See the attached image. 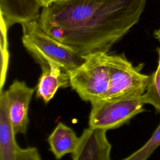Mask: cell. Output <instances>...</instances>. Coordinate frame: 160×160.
Here are the masks:
<instances>
[{
	"label": "cell",
	"instance_id": "cell-1",
	"mask_svg": "<svg viewBox=\"0 0 160 160\" xmlns=\"http://www.w3.org/2000/svg\"><path fill=\"white\" fill-rule=\"evenodd\" d=\"M146 0H62L42 8L41 28L83 56L108 52L139 21Z\"/></svg>",
	"mask_w": 160,
	"mask_h": 160
},
{
	"label": "cell",
	"instance_id": "cell-2",
	"mask_svg": "<svg viewBox=\"0 0 160 160\" xmlns=\"http://www.w3.org/2000/svg\"><path fill=\"white\" fill-rule=\"evenodd\" d=\"M21 25L23 46L39 64L53 63L69 74L85 61L86 56L49 35L41 28L38 21Z\"/></svg>",
	"mask_w": 160,
	"mask_h": 160
},
{
	"label": "cell",
	"instance_id": "cell-3",
	"mask_svg": "<svg viewBox=\"0 0 160 160\" xmlns=\"http://www.w3.org/2000/svg\"><path fill=\"white\" fill-rule=\"evenodd\" d=\"M107 52H98L86 56L85 61L69 74L70 87L82 100L91 104L104 99L108 91Z\"/></svg>",
	"mask_w": 160,
	"mask_h": 160
},
{
	"label": "cell",
	"instance_id": "cell-4",
	"mask_svg": "<svg viewBox=\"0 0 160 160\" xmlns=\"http://www.w3.org/2000/svg\"><path fill=\"white\" fill-rule=\"evenodd\" d=\"M106 61L109 72V84L104 98L140 97L145 92L150 76L141 72L142 64L134 66L124 55L108 52Z\"/></svg>",
	"mask_w": 160,
	"mask_h": 160
},
{
	"label": "cell",
	"instance_id": "cell-5",
	"mask_svg": "<svg viewBox=\"0 0 160 160\" xmlns=\"http://www.w3.org/2000/svg\"><path fill=\"white\" fill-rule=\"evenodd\" d=\"M141 97L104 98L91 103L89 128L107 131L122 126L145 111Z\"/></svg>",
	"mask_w": 160,
	"mask_h": 160
},
{
	"label": "cell",
	"instance_id": "cell-6",
	"mask_svg": "<svg viewBox=\"0 0 160 160\" xmlns=\"http://www.w3.org/2000/svg\"><path fill=\"white\" fill-rule=\"evenodd\" d=\"M35 88L17 79L6 90L9 116L16 134H24L27 131L29 106Z\"/></svg>",
	"mask_w": 160,
	"mask_h": 160
},
{
	"label": "cell",
	"instance_id": "cell-7",
	"mask_svg": "<svg viewBox=\"0 0 160 160\" xmlns=\"http://www.w3.org/2000/svg\"><path fill=\"white\" fill-rule=\"evenodd\" d=\"M111 150L106 131L89 127L80 136L79 145L72 154V160H111Z\"/></svg>",
	"mask_w": 160,
	"mask_h": 160
},
{
	"label": "cell",
	"instance_id": "cell-8",
	"mask_svg": "<svg viewBox=\"0 0 160 160\" xmlns=\"http://www.w3.org/2000/svg\"><path fill=\"white\" fill-rule=\"evenodd\" d=\"M41 7L38 0H0L1 16L8 28L15 23L38 21Z\"/></svg>",
	"mask_w": 160,
	"mask_h": 160
},
{
	"label": "cell",
	"instance_id": "cell-9",
	"mask_svg": "<svg viewBox=\"0 0 160 160\" xmlns=\"http://www.w3.org/2000/svg\"><path fill=\"white\" fill-rule=\"evenodd\" d=\"M42 73L36 87V98L46 103L51 100L58 89L70 86L69 74L53 63L40 64Z\"/></svg>",
	"mask_w": 160,
	"mask_h": 160
},
{
	"label": "cell",
	"instance_id": "cell-10",
	"mask_svg": "<svg viewBox=\"0 0 160 160\" xmlns=\"http://www.w3.org/2000/svg\"><path fill=\"white\" fill-rule=\"evenodd\" d=\"M8 112L6 91L0 93V160H16L20 147L18 145Z\"/></svg>",
	"mask_w": 160,
	"mask_h": 160
},
{
	"label": "cell",
	"instance_id": "cell-11",
	"mask_svg": "<svg viewBox=\"0 0 160 160\" xmlns=\"http://www.w3.org/2000/svg\"><path fill=\"white\" fill-rule=\"evenodd\" d=\"M80 137L72 129L62 122H59L48 138L50 150L57 159L67 154H72L77 149Z\"/></svg>",
	"mask_w": 160,
	"mask_h": 160
},
{
	"label": "cell",
	"instance_id": "cell-12",
	"mask_svg": "<svg viewBox=\"0 0 160 160\" xmlns=\"http://www.w3.org/2000/svg\"><path fill=\"white\" fill-rule=\"evenodd\" d=\"M141 98L144 104L152 106L160 112V61H158L156 71L150 75L149 84Z\"/></svg>",
	"mask_w": 160,
	"mask_h": 160
},
{
	"label": "cell",
	"instance_id": "cell-13",
	"mask_svg": "<svg viewBox=\"0 0 160 160\" xmlns=\"http://www.w3.org/2000/svg\"><path fill=\"white\" fill-rule=\"evenodd\" d=\"M160 146V124L148 141L139 149L121 160H147Z\"/></svg>",
	"mask_w": 160,
	"mask_h": 160
},
{
	"label": "cell",
	"instance_id": "cell-14",
	"mask_svg": "<svg viewBox=\"0 0 160 160\" xmlns=\"http://www.w3.org/2000/svg\"><path fill=\"white\" fill-rule=\"evenodd\" d=\"M8 28L6 24L1 16V91L6 81L8 68L9 64V54L8 48L7 32Z\"/></svg>",
	"mask_w": 160,
	"mask_h": 160
},
{
	"label": "cell",
	"instance_id": "cell-15",
	"mask_svg": "<svg viewBox=\"0 0 160 160\" xmlns=\"http://www.w3.org/2000/svg\"><path fill=\"white\" fill-rule=\"evenodd\" d=\"M16 160H42L38 149L35 147L20 148Z\"/></svg>",
	"mask_w": 160,
	"mask_h": 160
},
{
	"label": "cell",
	"instance_id": "cell-16",
	"mask_svg": "<svg viewBox=\"0 0 160 160\" xmlns=\"http://www.w3.org/2000/svg\"><path fill=\"white\" fill-rule=\"evenodd\" d=\"M41 7H48L54 2L62 1V0H38Z\"/></svg>",
	"mask_w": 160,
	"mask_h": 160
},
{
	"label": "cell",
	"instance_id": "cell-17",
	"mask_svg": "<svg viewBox=\"0 0 160 160\" xmlns=\"http://www.w3.org/2000/svg\"><path fill=\"white\" fill-rule=\"evenodd\" d=\"M154 36L155 38L160 42V28L154 32Z\"/></svg>",
	"mask_w": 160,
	"mask_h": 160
},
{
	"label": "cell",
	"instance_id": "cell-18",
	"mask_svg": "<svg viewBox=\"0 0 160 160\" xmlns=\"http://www.w3.org/2000/svg\"><path fill=\"white\" fill-rule=\"evenodd\" d=\"M158 53L159 56V61H160V48H158Z\"/></svg>",
	"mask_w": 160,
	"mask_h": 160
}]
</instances>
